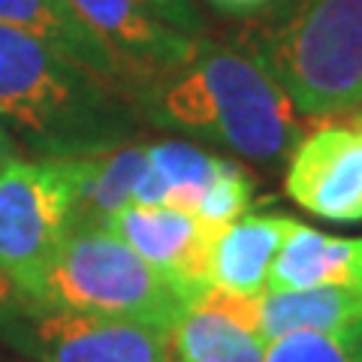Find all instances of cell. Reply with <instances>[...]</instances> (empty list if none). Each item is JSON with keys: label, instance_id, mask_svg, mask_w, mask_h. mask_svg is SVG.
I'll return each mask as SVG.
<instances>
[{"label": "cell", "instance_id": "1", "mask_svg": "<svg viewBox=\"0 0 362 362\" xmlns=\"http://www.w3.org/2000/svg\"><path fill=\"white\" fill-rule=\"evenodd\" d=\"M139 118L226 145L245 160L281 163L302 142L296 106L242 45L199 37L181 64L133 88Z\"/></svg>", "mask_w": 362, "mask_h": 362}, {"label": "cell", "instance_id": "2", "mask_svg": "<svg viewBox=\"0 0 362 362\" xmlns=\"http://www.w3.org/2000/svg\"><path fill=\"white\" fill-rule=\"evenodd\" d=\"M0 118L45 157H82L124 145L139 112L118 88L0 25Z\"/></svg>", "mask_w": 362, "mask_h": 362}, {"label": "cell", "instance_id": "3", "mask_svg": "<svg viewBox=\"0 0 362 362\" xmlns=\"http://www.w3.org/2000/svg\"><path fill=\"white\" fill-rule=\"evenodd\" d=\"M235 45L302 115L329 118L362 103V0H272L245 18Z\"/></svg>", "mask_w": 362, "mask_h": 362}, {"label": "cell", "instance_id": "4", "mask_svg": "<svg viewBox=\"0 0 362 362\" xmlns=\"http://www.w3.org/2000/svg\"><path fill=\"white\" fill-rule=\"evenodd\" d=\"M33 302L173 332L190 296L103 226L70 230L45 266Z\"/></svg>", "mask_w": 362, "mask_h": 362}, {"label": "cell", "instance_id": "5", "mask_svg": "<svg viewBox=\"0 0 362 362\" xmlns=\"http://www.w3.org/2000/svg\"><path fill=\"white\" fill-rule=\"evenodd\" d=\"M0 335L33 362H173V335L148 323L115 320L0 293Z\"/></svg>", "mask_w": 362, "mask_h": 362}, {"label": "cell", "instance_id": "6", "mask_svg": "<svg viewBox=\"0 0 362 362\" xmlns=\"http://www.w3.org/2000/svg\"><path fill=\"white\" fill-rule=\"evenodd\" d=\"M66 233L70 178L64 157H16L0 173V278L18 296H33Z\"/></svg>", "mask_w": 362, "mask_h": 362}, {"label": "cell", "instance_id": "7", "mask_svg": "<svg viewBox=\"0 0 362 362\" xmlns=\"http://www.w3.org/2000/svg\"><path fill=\"white\" fill-rule=\"evenodd\" d=\"M287 197L305 211L335 223L362 221V124L320 127L293 148Z\"/></svg>", "mask_w": 362, "mask_h": 362}, {"label": "cell", "instance_id": "8", "mask_svg": "<svg viewBox=\"0 0 362 362\" xmlns=\"http://www.w3.org/2000/svg\"><path fill=\"white\" fill-rule=\"evenodd\" d=\"M121 239L133 254H139L151 269L197 302L209 284L211 245L218 239V226L194 218L187 211L166 206H124L103 226Z\"/></svg>", "mask_w": 362, "mask_h": 362}, {"label": "cell", "instance_id": "9", "mask_svg": "<svg viewBox=\"0 0 362 362\" xmlns=\"http://www.w3.org/2000/svg\"><path fill=\"white\" fill-rule=\"evenodd\" d=\"M66 6L130 73V100L142 78L181 64L197 45V40L163 25L142 0H66Z\"/></svg>", "mask_w": 362, "mask_h": 362}, {"label": "cell", "instance_id": "10", "mask_svg": "<svg viewBox=\"0 0 362 362\" xmlns=\"http://www.w3.org/2000/svg\"><path fill=\"white\" fill-rule=\"evenodd\" d=\"M0 25L30 33L33 40L130 97V73L109 45L66 6V0H0Z\"/></svg>", "mask_w": 362, "mask_h": 362}, {"label": "cell", "instance_id": "11", "mask_svg": "<svg viewBox=\"0 0 362 362\" xmlns=\"http://www.w3.org/2000/svg\"><path fill=\"white\" fill-rule=\"evenodd\" d=\"M296 226L284 214H242L226 223L211 245L209 284L235 296L259 299L269 290V272L281 245Z\"/></svg>", "mask_w": 362, "mask_h": 362}, {"label": "cell", "instance_id": "12", "mask_svg": "<svg viewBox=\"0 0 362 362\" xmlns=\"http://www.w3.org/2000/svg\"><path fill=\"white\" fill-rule=\"evenodd\" d=\"M148 166V145H118V148L64 157L70 178V230L106 226L109 218L133 202V190Z\"/></svg>", "mask_w": 362, "mask_h": 362}, {"label": "cell", "instance_id": "13", "mask_svg": "<svg viewBox=\"0 0 362 362\" xmlns=\"http://www.w3.org/2000/svg\"><path fill=\"white\" fill-rule=\"evenodd\" d=\"M347 287L362 293V235L341 239L296 221L269 272L266 293Z\"/></svg>", "mask_w": 362, "mask_h": 362}, {"label": "cell", "instance_id": "14", "mask_svg": "<svg viewBox=\"0 0 362 362\" xmlns=\"http://www.w3.org/2000/svg\"><path fill=\"white\" fill-rule=\"evenodd\" d=\"M362 326V293L347 287H311L259 296V338L269 344L290 332L338 335Z\"/></svg>", "mask_w": 362, "mask_h": 362}, {"label": "cell", "instance_id": "15", "mask_svg": "<svg viewBox=\"0 0 362 362\" xmlns=\"http://www.w3.org/2000/svg\"><path fill=\"white\" fill-rule=\"evenodd\" d=\"M223 157H214L187 142L148 145V166L133 190V206H166L197 218L199 199L218 175Z\"/></svg>", "mask_w": 362, "mask_h": 362}, {"label": "cell", "instance_id": "16", "mask_svg": "<svg viewBox=\"0 0 362 362\" xmlns=\"http://www.w3.org/2000/svg\"><path fill=\"white\" fill-rule=\"evenodd\" d=\"M169 335L181 362H263L266 354V341L254 329L202 305L181 314Z\"/></svg>", "mask_w": 362, "mask_h": 362}, {"label": "cell", "instance_id": "17", "mask_svg": "<svg viewBox=\"0 0 362 362\" xmlns=\"http://www.w3.org/2000/svg\"><path fill=\"white\" fill-rule=\"evenodd\" d=\"M263 362H362V326L350 332H290L266 344Z\"/></svg>", "mask_w": 362, "mask_h": 362}, {"label": "cell", "instance_id": "18", "mask_svg": "<svg viewBox=\"0 0 362 362\" xmlns=\"http://www.w3.org/2000/svg\"><path fill=\"white\" fill-rule=\"evenodd\" d=\"M251 199H254V178H251V173H247L242 163L226 160L223 157L218 175L211 178L209 190L199 199L197 218L206 221L209 226L223 230L226 223L242 218V214L247 211V206H251Z\"/></svg>", "mask_w": 362, "mask_h": 362}, {"label": "cell", "instance_id": "19", "mask_svg": "<svg viewBox=\"0 0 362 362\" xmlns=\"http://www.w3.org/2000/svg\"><path fill=\"white\" fill-rule=\"evenodd\" d=\"M142 4L148 6L163 25L185 33V37H190V40L206 37V21H202L194 0H142Z\"/></svg>", "mask_w": 362, "mask_h": 362}, {"label": "cell", "instance_id": "20", "mask_svg": "<svg viewBox=\"0 0 362 362\" xmlns=\"http://www.w3.org/2000/svg\"><path fill=\"white\" fill-rule=\"evenodd\" d=\"M211 9H218L223 16H233V18H251L257 16L259 9H266L272 0H206Z\"/></svg>", "mask_w": 362, "mask_h": 362}, {"label": "cell", "instance_id": "21", "mask_svg": "<svg viewBox=\"0 0 362 362\" xmlns=\"http://www.w3.org/2000/svg\"><path fill=\"white\" fill-rule=\"evenodd\" d=\"M18 157V148H16V139H13V133H9L6 127H0V173L13 163Z\"/></svg>", "mask_w": 362, "mask_h": 362}, {"label": "cell", "instance_id": "22", "mask_svg": "<svg viewBox=\"0 0 362 362\" xmlns=\"http://www.w3.org/2000/svg\"><path fill=\"white\" fill-rule=\"evenodd\" d=\"M347 121H354V124H362V103L356 109H350V118Z\"/></svg>", "mask_w": 362, "mask_h": 362}]
</instances>
